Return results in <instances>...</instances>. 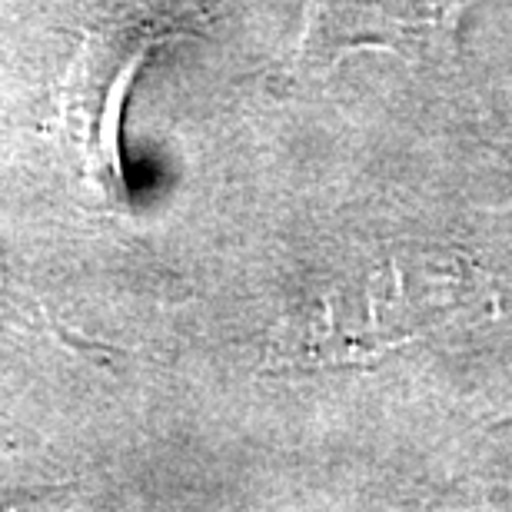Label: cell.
I'll return each instance as SVG.
<instances>
[{
  "instance_id": "6da1fadb",
  "label": "cell",
  "mask_w": 512,
  "mask_h": 512,
  "mask_svg": "<svg viewBox=\"0 0 512 512\" xmlns=\"http://www.w3.org/2000/svg\"><path fill=\"white\" fill-rule=\"evenodd\" d=\"M147 44H114L90 37L80 47L60 90V120L84 180L114 207L127 203V177L120 163V114L130 80L147 57Z\"/></svg>"
}]
</instances>
